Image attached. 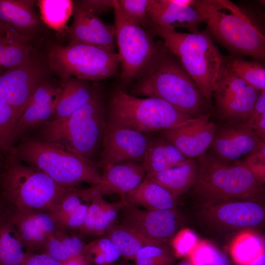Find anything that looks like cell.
I'll list each match as a JSON object with an SVG mask.
<instances>
[{
	"instance_id": "obj_1",
	"label": "cell",
	"mask_w": 265,
	"mask_h": 265,
	"mask_svg": "<svg viewBox=\"0 0 265 265\" xmlns=\"http://www.w3.org/2000/svg\"><path fill=\"white\" fill-rule=\"evenodd\" d=\"M133 86L134 94L161 99L197 118L212 108L178 58L158 41L157 51Z\"/></svg>"
},
{
	"instance_id": "obj_2",
	"label": "cell",
	"mask_w": 265,
	"mask_h": 265,
	"mask_svg": "<svg viewBox=\"0 0 265 265\" xmlns=\"http://www.w3.org/2000/svg\"><path fill=\"white\" fill-rule=\"evenodd\" d=\"M196 161L197 177L190 190L200 209L232 200L258 199L263 192V185L240 160L227 164L206 153Z\"/></svg>"
},
{
	"instance_id": "obj_3",
	"label": "cell",
	"mask_w": 265,
	"mask_h": 265,
	"mask_svg": "<svg viewBox=\"0 0 265 265\" xmlns=\"http://www.w3.org/2000/svg\"><path fill=\"white\" fill-rule=\"evenodd\" d=\"M206 30L219 43L237 54L263 61L265 37L256 24L228 0H193Z\"/></svg>"
},
{
	"instance_id": "obj_4",
	"label": "cell",
	"mask_w": 265,
	"mask_h": 265,
	"mask_svg": "<svg viewBox=\"0 0 265 265\" xmlns=\"http://www.w3.org/2000/svg\"><path fill=\"white\" fill-rule=\"evenodd\" d=\"M149 30L160 37L165 47L178 58L212 107V90L224 56L208 31L180 32L152 24Z\"/></svg>"
},
{
	"instance_id": "obj_5",
	"label": "cell",
	"mask_w": 265,
	"mask_h": 265,
	"mask_svg": "<svg viewBox=\"0 0 265 265\" xmlns=\"http://www.w3.org/2000/svg\"><path fill=\"white\" fill-rule=\"evenodd\" d=\"M106 124L103 101L96 90L88 102L67 118L46 123L42 136L43 140L93 162Z\"/></svg>"
},
{
	"instance_id": "obj_6",
	"label": "cell",
	"mask_w": 265,
	"mask_h": 265,
	"mask_svg": "<svg viewBox=\"0 0 265 265\" xmlns=\"http://www.w3.org/2000/svg\"><path fill=\"white\" fill-rule=\"evenodd\" d=\"M71 188L60 186L43 172L22 163L11 153L0 166V195L15 209L48 211Z\"/></svg>"
},
{
	"instance_id": "obj_7",
	"label": "cell",
	"mask_w": 265,
	"mask_h": 265,
	"mask_svg": "<svg viewBox=\"0 0 265 265\" xmlns=\"http://www.w3.org/2000/svg\"><path fill=\"white\" fill-rule=\"evenodd\" d=\"M195 117L159 98H140L116 90L109 104L107 122L142 133L174 129Z\"/></svg>"
},
{
	"instance_id": "obj_8",
	"label": "cell",
	"mask_w": 265,
	"mask_h": 265,
	"mask_svg": "<svg viewBox=\"0 0 265 265\" xmlns=\"http://www.w3.org/2000/svg\"><path fill=\"white\" fill-rule=\"evenodd\" d=\"M11 153L64 187H72L82 182L94 186L101 181V174L93 162L43 140H26L14 147Z\"/></svg>"
},
{
	"instance_id": "obj_9",
	"label": "cell",
	"mask_w": 265,
	"mask_h": 265,
	"mask_svg": "<svg viewBox=\"0 0 265 265\" xmlns=\"http://www.w3.org/2000/svg\"><path fill=\"white\" fill-rule=\"evenodd\" d=\"M49 59L51 71L62 80L69 78L87 81L105 79L115 73L120 63L114 51L76 43L53 46Z\"/></svg>"
},
{
	"instance_id": "obj_10",
	"label": "cell",
	"mask_w": 265,
	"mask_h": 265,
	"mask_svg": "<svg viewBox=\"0 0 265 265\" xmlns=\"http://www.w3.org/2000/svg\"><path fill=\"white\" fill-rule=\"evenodd\" d=\"M114 35L121 65L120 80L127 84L142 73L154 56L158 42L150 30L129 19L120 8L117 0L113 5Z\"/></svg>"
},
{
	"instance_id": "obj_11",
	"label": "cell",
	"mask_w": 265,
	"mask_h": 265,
	"mask_svg": "<svg viewBox=\"0 0 265 265\" xmlns=\"http://www.w3.org/2000/svg\"><path fill=\"white\" fill-rule=\"evenodd\" d=\"M223 63L212 93L214 110L224 124L244 123L260 93Z\"/></svg>"
},
{
	"instance_id": "obj_12",
	"label": "cell",
	"mask_w": 265,
	"mask_h": 265,
	"mask_svg": "<svg viewBox=\"0 0 265 265\" xmlns=\"http://www.w3.org/2000/svg\"><path fill=\"white\" fill-rule=\"evenodd\" d=\"M47 73L45 65L31 58L0 73V100L13 108L18 119Z\"/></svg>"
},
{
	"instance_id": "obj_13",
	"label": "cell",
	"mask_w": 265,
	"mask_h": 265,
	"mask_svg": "<svg viewBox=\"0 0 265 265\" xmlns=\"http://www.w3.org/2000/svg\"><path fill=\"white\" fill-rule=\"evenodd\" d=\"M257 199L222 202L201 209L203 219L211 226L222 230L240 231L262 226L265 208Z\"/></svg>"
},
{
	"instance_id": "obj_14",
	"label": "cell",
	"mask_w": 265,
	"mask_h": 265,
	"mask_svg": "<svg viewBox=\"0 0 265 265\" xmlns=\"http://www.w3.org/2000/svg\"><path fill=\"white\" fill-rule=\"evenodd\" d=\"M118 217L119 224L132 227L158 243L170 242L182 224L177 209L142 210L125 204Z\"/></svg>"
},
{
	"instance_id": "obj_15",
	"label": "cell",
	"mask_w": 265,
	"mask_h": 265,
	"mask_svg": "<svg viewBox=\"0 0 265 265\" xmlns=\"http://www.w3.org/2000/svg\"><path fill=\"white\" fill-rule=\"evenodd\" d=\"M152 139L146 133L107 122L101 164L104 167L127 162L142 163Z\"/></svg>"
},
{
	"instance_id": "obj_16",
	"label": "cell",
	"mask_w": 265,
	"mask_h": 265,
	"mask_svg": "<svg viewBox=\"0 0 265 265\" xmlns=\"http://www.w3.org/2000/svg\"><path fill=\"white\" fill-rule=\"evenodd\" d=\"M263 140L243 123L224 124L217 126L210 155L222 162L232 163L254 152Z\"/></svg>"
},
{
	"instance_id": "obj_17",
	"label": "cell",
	"mask_w": 265,
	"mask_h": 265,
	"mask_svg": "<svg viewBox=\"0 0 265 265\" xmlns=\"http://www.w3.org/2000/svg\"><path fill=\"white\" fill-rule=\"evenodd\" d=\"M208 116L195 118L177 128L161 131L160 137L174 145L187 158L197 159L210 148L217 128Z\"/></svg>"
},
{
	"instance_id": "obj_18",
	"label": "cell",
	"mask_w": 265,
	"mask_h": 265,
	"mask_svg": "<svg viewBox=\"0 0 265 265\" xmlns=\"http://www.w3.org/2000/svg\"><path fill=\"white\" fill-rule=\"evenodd\" d=\"M12 219L27 252H43L50 237L61 229L48 212L15 209Z\"/></svg>"
},
{
	"instance_id": "obj_19",
	"label": "cell",
	"mask_w": 265,
	"mask_h": 265,
	"mask_svg": "<svg viewBox=\"0 0 265 265\" xmlns=\"http://www.w3.org/2000/svg\"><path fill=\"white\" fill-rule=\"evenodd\" d=\"M193 0H150L148 14L151 24L175 30L186 28L196 32L203 18L193 5Z\"/></svg>"
},
{
	"instance_id": "obj_20",
	"label": "cell",
	"mask_w": 265,
	"mask_h": 265,
	"mask_svg": "<svg viewBox=\"0 0 265 265\" xmlns=\"http://www.w3.org/2000/svg\"><path fill=\"white\" fill-rule=\"evenodd\" d=\"M74 20L69 31L70 43L83 44L114 51L113 27L91 10L80 4L74 5Z\"/></svg>"
},
{
	"instance_id": "obj_21",
	"label": "cell",
	"mask_w": 265,
	"mask_h": 265,
	"mask_svg": "<svg viewBox=\"0 0 265 265\" xmlns=\"http://www.w3.org/2000/svg\"><path fill=\"white\" fill-rule=\"evenodd\" d=\"M97 185L85 189L90 198L119 193L122 196L137 187L145 179L146 172L142 163L127 162L106 165Z\"/></svg>"
},
{
	"instance_id": "obj_22",
	"label": "cell",
	"mask_w": 265,
	"mask_h": 265,
	"mask_svg": "<svg viewBox=\"0 0 265 265\" xmlns=\"http://www.w3.org/2000/svg\"><path fill=\"white\" fill-rule=\"evenodd\" d=\"M61 89L46 80L40 83L17 122L16 138L27 129L53 119Z\"/></svg>"
},
{
	"instance_id": "obj_23",
	"label": "cell",
	"mask_w": 265,
	"mask_h": 265,
	"mask_svg": "<svg viewBox=\"0 0 265 265\" xmlns=\"http://www.w3.org/2000/svg\"><path fill=\"white\" fill-rule=\"evenodd\" d=\"M125 204L123 201L109 203L101 195H92L84 222L79 230L89 235H105L106 231L115 224L118 214Z\"/></svg>"
},
{
	"instance_id": "obj_24",
	"label": "cell",
	"mask_w": 265,
	"mask_h": 265,
	"mask_svg": "<svg viewBox=\"0 0 265 265\" xmlns=\"http://www.w3.org/2000/svg\"><path fill=\"white\" fill-rule=\"evenodd\" d=\"M83 201H87L81 190L71 187L59 202L49 210L48 212L61 229L79 230L84 222L89 204Z\"/></svg>"
},
{
	"instance_id": "obj_25",
	"label": "cell",
	"mask_w": 265,
	"mask_h": 265,
	"mask_svg": "<svg viewBox=\"0 0 265 265\" xmlns=\"http://www.w3.org/2000/svg\"><path fill=\"white\" fill-rule=\"evenodd\" d=\"M125 204L146 210L177 209V197L159 185L145 178L134 189L122 196Z\"/></svg>"
},
{
	"instance_id": "obj_26",
	"label": "cell",
	"mask_w": 265,
	"mask_h": 265,
	"mask_svg": "<svg viewBox=\"0 0 265 265\" xmlns=\"http://www.w3.org/2000/svg\"><path fill=\"white\" fill-rule=\"evenodd\" d=\"M198 171L196 160L190 159L181 165L159 172L146 174L145 178L162 186L178 197L191 189L196 180Z\"/></svg>"
},
{
	"instance_id": "obj_27",
	"label": "cell",
	"mask_w": 265,
	"mask_h": 265,
	"mask_svg": "<svg viewBox=\"0 0 265 265\" xmlns=\"http://www.w3.org/2000/svg\"><path fill=\"white\" fill-rule=\"evenodd\" d=\"M34 6L33 0H0V22L23 35L33 31L39 24Z\"/></svg>"
},
{
	"instance_id": "obj_28",
	"label": "cell",
	"mask_w": 265,
	"mask_h": 265,
	"mask_svg": "<svg viewBox=\"0 0 265 265\" xmlns=\"http://www.w3.org/2000/svg\"><path fill=\"white\" fill-rule=\"evenodd\" d=\"M61 86V93L52 120L67 118L88 102L96 91L87 80L75 78L62 80Z\"/></svg>"
},
{
	"instance_id": "obj_29",
	"label": "cell",
	"mask_w": 265,
	"mask_h": 265,
	"mask_svg": "<svg viewBox=\"0 0 265 265\" xmlns=\"http://www.w3.org/2000/svg\"><path fill=\"white\" fill-rule=\"evenodd\" d=\"M189 159L161 137L152 138L142 162L146 174L159 172L181 165Z\"/></svg>"
},
{
	"instance_id": "obj_30",
	"label": "cell",
	"mask_w": 265,
	"mask_h": 265,
	"mask_svg": "<svg viewBox=\"0 0 265 265\" xmlns=\"http://www.w3.org/2000/svg\"><path fill=\"white\" fill-rule=\"evenodd\" d=\"M113 243L120 256L134 260L138 252L146 245L156 243L138 230L130 226L115 224L105 235Z\"/></svg>"
},
{
	"instance_id": "obj_31",
	"label": "cell",
	"mask_w": 265,
	"mask_h": 265,
	"mask_svg": "<svg viewBox=\"0 0 265 265\" xmlns=\"http://www.w3.org/2000/svg\"><path fill=\"white\" fill-rule=\"evenodd\" d=\"M9 211L0 219V265H21L26 252Z\"/></svg>"
},
{
	"instance_id": "obj_32",
	"label": "cell",
	"mask_w": 265,
	"mask_h": 265,
	"mask_svg": "<svg viewBox=\"0 0 265 265\" xmlns=\"http://www.w3.org/2000/svg\"><path fill=\"white\" fill-rule=\"evenodd\" d=\"M225 66L259 92L265 91V67L259 61H247L235 55L224 56Z\"/></svg>"
},
{
	"instance_id": "obj_33",
	"label": "cell",
	"mask_w": 265,
	"mask_h": 265,
	"mask_svg": "<svg viewBox=\"0 0 265 265\" xmlns=\"http://www.w3.org/2000/svg\"><path fill=\"white\" fill-rule=\"evenodd\" d=\"M64 230L60 229L50 237L43 252L62 263L82 254L86 244L79 237L69 235Z\"/></svg>"
},
{
	"instance_id": "obj_34",
	"label": "cell",
	"mask_w": 265,
	"mask_h": 265,
	"mask_svg": "<svg viewBox=\"0 0 265 265\" xmlns=\"http://www.w3.org/2000/svg\"><path fill=\"white\" fill-rule=\"evenodd\" d=\"M41 18L44 23L58 32L66 28L72 14L74 2L70 0H40L38 1Z\"/></svg>"
},
{
	"instance_id": "obj_35",
	"label": "cell",
	"mask_w": 265,
	"mask_h": 265,
	"mask_svg": "<svg viewBox=\"0 0 265 265\" xmlns=\"http://www.w3.org/2000/svg\"><path fill=\"white\" fill-rule=\"evenodd\" d=\"M27 36L15 32L5 46L0 56V73L23 64L30 58Z\"/></svg>"
},
{
	"instance_id": "obj_36",
	"label": "cell",
	"mask_w": 265,
	"mask_h": 265,
	"mask_svg": "<svg viewBox=\"0 0 265 265\" xmlns=\"http://www.w3.org/2000/svg\"><path fill=\"white\" fill-rule=\"evenodd\" d=\"M18 120L13 108L0 100V165L14 148Z\"/></svg>"
},
{
	"instance_id": "obj_37",
	"label": "cell",
	"mask_w": 265,
	"mask_h": 265,
	"mask_svg": "<svg viewBox=\"0 0 265 265\" xmlns=\"http://www.w3.org/2000/svg\"><path fill=\"white\" fill-rule=\"evenodd\" d=\"M82 255L89 265H109L120 257L113 243L105 236L86 244Z\"/></svg>"
},
{
	"instance_id": "obj_38",
	"label": "cell",
	"mask_w": 265,
	"mask_h": 265,
	"mask_svg": "<svg viewBox=\"0 0 265 265\" xmlns=\"http://www.w3.org/2000/svg\"><path fill=\"white\" fill-rule=\"evenodd\" d=\"M175 257L168 244L156 243L143 247L133 261L136 265H173Z\"/></svg>"
},
{
	"instance_id": "obj_39",
	"label": "cell",
	"mask_w": 265,
	"mask_h": 265,
	"mask_svg": "<svg viewBox=\"0 0 265 265\" xmlns=\"http://www.w3.org/2000/svg\"><path fill=\"white\" fill-rule=\"evenodd\" d=\"M231 252L233 257L240 265H249L262 253L263 246L259 239L251 235H242L234 244Z\"/></svg>"
},
{
	"instance_id": "obj_40",
	"label": "cell",
	"mask_w": 265,
	"mask_h": 265,
	"mask_svg": "<svg viewBox=\"0 0 265 265\" xmlns=\"http://www.w3.org/2000/svg\"><path fill=\"white\" fill-rule=\"evenodd\" d=\"M188 255L194 265H231L226 253L206 242L198 243Z\"/></svg>"
},
{
	"instance_id": "obj_41",
	"label": "cell",
	"mask_w": 265,
	"mask_h": 265,
	"mask_svg": "<svg viewBox=\"0 0 265 265\" xmlns=\"http://www.w3.org/2000/svg\"><path fill=\"white\" fill-rule=\"evenodd\" d=\"M150 0H119L118 5L124 14L143 28L149 30L151 22L148 14Z\"/></svg>"
},
{
	"instance_id": "obj_42",
	"label": "cell",
	"mask_w": 265,
	"mask_h": 265,
	"mask_svg": "<svg viewBox=\"0 0 265 265\" xmlns=\"http://www.w3.org/2000/svg\"><path fill=\"white\" fill-rule=\"evenodd\" d=\"M253 173L260 183L263 185L265 180V140H263L257 149L240 160Z\"/></svg>"
},
{
	"instance_id": "obj_43",
	"label": "cell",
	"mask_w": 265,
	"mask_h": 265,
	"mask_svg": "<svg viewBox=\"0 0 265 265\" xmlns=\"http://www.w3.org/2000/svg\"><path fill=\"white\" fill-rule=\"evenodd\" d=\"M170 242L175 256L178 257L189 254L198 243L196 236L187 230H180Z\"/></svg>"
},
{
	"instance_id": "obj_44",
	"label": "cell",
	"mask_w": 265,
	"mask_h": 265,
	"mask_svg": "<svg viewBox=\"0 0 265 265\" xmlns=\"http://www.w3.org/2000/svg\"><path fill=\"white\" fill-rule=\"evenodd\" d=\"M62 263L46 252H26L21 265H62Z\"/></svg>"
},
{
	"instance_id": "obj_45",
	"label": "cell",
	"mask_w": 265,
	"mask_h": 265,
	"mask_svg": "<svg viewBox=\"0 0 265 265\" xmlns=\"http://www.w3.org/2000/svg\"><path fill=\"white\" fill-rule=\"evenodd\" d=\"M265 116V91L260 92L249 115L243 123L251 129L253 125Z\"/></svg>"
},
{
	"instance_id": "obj_46",
	"label": "cell",
	"mask_w": 265,
	"mask_h": 265,
	"mask_svg": "<svg viewBox=\"0 0 265 265\" xmlns=\"http://www.w3.org/2000/svg\"><path fill=\"white\" fill-rule=\"evenodd\" d=\"M114 0H83L79 3L97 14L113 7Z\"/></svg>"
},
{
	"instance_id": "obj_47",
	"label": "cell",
	"mask_w": 265,
	"mask_h": 265,
	"mask_svg": "<svg viewBox=\"0 0 265 265\" xmlns=\"http://www.w3.org/2000/svg\"><path fill=\"white\" fill-rule=\"evenodd\" d=\"M16 32L12 27L0 22V56L5 46Z\"/></svg>"
},
{
	"instance_id": "obj_48",
	"label": "cell",
	"mask_w": 265,
	"mask_h": 265,
	"mask_svg": "<svg viewBox=\"0 0 265 265\" xmlns=\"http://www.w3.org/2000/svg\"><path fill=\"white\" fill-rule=\"evenodd\" d=\"M251 130L259 138L265 140V116L257 121Z\"/></svg>"
},
{
	"instance_id": "obj_49",
	"label": "cell",
	"mask_w": 265,
	"mask_h": 265,
	"mask_svg": "<svg viewBox=\"0 0 265 265\" xmlns=\"http://www.w3.org/2000/svg\"><path fill=\"white\" fill-rule=\"evenodd\" d=\"M62 265H89V264L82 254L62 263Z\"/></svg>"
},
{
	"instance_id": "obj_50",
	"label": "cell",
	"mask_w": 265,
	"mask_h": 265,
	"mask_svg": "<svg viewBox=\"0 0 265 265\" xmlns=\"http://www.w3.org/2000/svg\"><path fill=\"white\" fill-rule=\"evenodd\" d=\"M8 204L0 195V219L10 211Z\"/></svg>"
},
{
	"instance_id": "obj_51",
	"label": "cell",
	"mask_w": 265,
	"mask_h": 265,
	"mask_svg": "<svg viewBox=\"0 0 265 265\" xmlns=\"http://www.w3.org/2000/svg\"><path fill=\"white\" fill-rule=\"evenodd\" d=\"M249 265H265V253H262Z\"/></svg>"
},
{
	"instance_id": "obj_52",
	"label": "cell",
	"mask_w": 265,
	"mask_h": 265,
	"mask_svg": "<svg viewBox=\"0 0 265 265\" xmlns=\"http://www.w3.org/2000/svg\"><path fill=\"white\" fill-rule=\"evenodd\" d=\"M177 265H194L188 255L184 258Z\"/></svg>"
},
{
	"instance_id": "obj_53",
	"label": "cell",
	"mask_w": 265,
	"mask_h": 265,
	"mask_svg": "<svg viewBox=\"0 0 265 265\" xmlns=\"http://www.w3.org/2000/svg\"></svg>"
}]
</instances>
